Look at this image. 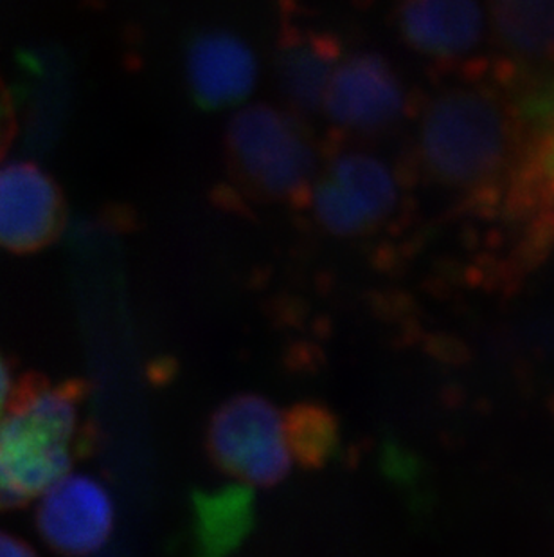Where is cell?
<instances>
[{"mask_svg":"<svg viewBox=\"0 0 554 557\" xmlns=\"http://www.w3.org/2000/svg\"><path fill=\"white\" fill-rule=\"evenodd\" d=\"M394 24L416 53L455 60L479 48L487 13L479 0H396Z\"/></svg>","mask_w":554,"mask_h":557,"instance_id":"9","label":"cell"},{"mask_svg":"<svg viewBox=\"0 0 554 557\" xmlns=\"http://www.w3.org/2000/svg\"><path fill=\"white\" fill-rule=\"evenodd\" d=\"M260 63L240 35L210 27L194 33L186 48V79L193 101L204 111L240 106L254 92Z\"/></svg>","mask_w":554,"mask_h":557,"instance_id":"8","label":"cell"},{"mask_svg":"<svg viewBox=\"0 0 554 557\" xmlns=\"http://www.w3.org/2000/svg\"><path fill=\"white\" fill-rule=\"evenodd\" d=\"M309 200L320 226L337 237H356L375 224L353 195L330 174L312 186Z\"/></svg>","mask_w":554,"mask_h":557,"instance_id":"17","label":"cell"},{"mask_svg":"<svg viewBox=\"0 0 554 557\" xmlns=\"http://www.w3.org/2000/svg\"><path fill=\"white\" fill-rule=\"evenodd\" d=\"M37 527L54 553L95 554L111 540L114 504L98 480L68 473L38 498Z\"/></svg>","mask_w":554,"mask_h":557,"instance_id":"7","label":"cell"},{"mask_svg":"<svg viewBox=\"0 0 554 557\" xmlns=\"http://www.w3.org/2000/svg\"><path fill=\"white\" fill-rule=\"evenodd\" d=\"M35 548L10 532L0 531V556H32Z\"/></svg>","mask_w":554,"mask_h":557,"instance_id":"19","label":"cell"},{"mask_svg":"<svg viewBox=\"0 0 554 557\" xmlns=\"http://www.w3.org/2000/svg\"><path fill=\"white\" fill-rule=\"evenodd\" d=\"M328 174L344 186L353 199L366 210L372 221H383L398 205V183L382 159L358 150L335 156Z\"/></svg>","mask_w":554,"mask_h":557,"instance_id":"16","label":"cell"},{"mask_svg":"<svg viewBox=\"0 0 554 557\" xmlns=\"http://www.w3.org/2000/svg\"><path fill=\"white\" fill-rule=\"evenodd\" d=\"M191 536L202 556L235 553L254 527V491L251 485H225L216 491H197L191 498Z\"/></svg>","mask_w":554,"mask_h":557,"instance_id":"12","label":"cell"},{"mask_svg":"<svg viewBox=\"0 0 554 557\" xmlns=\"http://www.w3.org/2000/svg\"><path fill=\"white\" fill-rule=\"evenodd\" d=\"M492 85L509 111L520 153L554 125V60H498L492 67Z\"/></svg>","mask_w":554,"mask_h":557,"instance_id":"11","label":"cell"},{"mask_svg":"<svg viewBox=\"0 0 554 557\" xmlns=\"http://www.w3.org/2000/svg\"><path fill=\"white\" fill-rule=\"evenodd\" d=\"M225 147L236 177L254 194L309 199L319 158L303 116L268 103L245 107L230 117Z\"/></svg>","mask_w":554,"mask_h":557,"instance_id":"3","label":"cell"},{"mask_svg":"<svg viewBox=\"0 0 554 557\" xmlns=\"http://www.w3.org/2000/svg\"><path fill=\"white\" fill-rule=\"evenodd\" d=\"M207 453L216 468L251 487L279 485L292 469L282 413L257 394L235 395L216 408Z\"/></svg>","mask_w":554,"mask_h":557,"instance_id":"4","label":"cell"},{"mask_svg":"<svg viewBox=\"0 0 554 557\" xmlns=\"http://www.w3.org/2000/svg\"><path fill=\"white\" fill-rule=\"evenodd\" d=\"M425 169L441 185L477 197L499 194L518 156V139L506 103L492 82L441 90L419 126Z\"/></svg>","mask_w":554,"mask_h":557,"instance_id":"2","label":"cell"},{"mask_svg":"<svg viewBox=\"0 0 554 557\" xmlns=\"http://www.w3.org/2000/svg\"><path fill=\"white\" fill-rule=\"evenodd\" d=\"M499 46L512 59L554 60V0H488Z\"/></svg>","mask_w":554,"mask_h":557,"instance_id":"13","label":"cell"},{"mask_svg":"<svg viewBox=\"0 0 554 557\" xmlns=\"http://www.w3.org/2000/svg\"><path fill=\"white\" fill-rule=\"evenodd\" d=\"M18 132V107L15 96L11 95L10 87L0 76V163L4 161L5 153L15 141Z\"/></svg>","mask_w":554,"mask_h":557,"instance_id":"18","label":"cell"},{"mask_svg":"<svg viewBox=\"0 0 554 557\" xmlns=\"http://www.w3.org/2000/svg\"><path fill=\"white\" fill-rule=\"evenodd\" d=\"M282 421L290 455L306 471H320L339 455V417L323 403H295L282 413Z\"/></svg>","mask_w":554,"mask_h":557,"instance_id":"15","label":"cell"},{"mask_svg":"<svg viewBox=\"0 0 554 557\" xmlns=\"http://www.w3.org/2000/svg\"><path fill=\"white\" fill-rule=\"evenodd\" d=\"M323 111L342 131L372 136L402 122L408 90L383 54L356 51L335 69Z\"/></svg>","mask_w":554,"mask_h":557,"instance_id":"5","label":"cell"},{"mask_svg":"<svg viewBox=\"0 0 554 557\" xmlns=\"http://www.w3.org/2000/svg\"><path fill=\"white\" fill-rule=\"evenodd\" d=\"M342 60V44L331 33L312 27L285 26L277 38L274 73L277 89L292 112L319 114L335 69Z\"/></svg>","mask_w":554,"mask_h":557,"instance_id":"10","label":"cell"},{"mask_svg":"<svg viewBox=\"0 0 554 557\" xmlns=\"http://www.w3.org/2000/svg\"><path fill=\"white\" fill-rule=\"evenodd\" d=\"M89 384L27 373L0 413V510L26 507L95 449L85 417Z\"/></svg>","mask_w":554,"mask_h":557,"instance_id":"1","label":"cell"},{"mask_svg":"<svg viewBox=\"0 0 554 557\" xmlns=\"http://www.w3.org/2000/svg\"><path fill=\"white\" fill-rule=\"evenodd\" d=\"M507 210L531 221H554V125L518 153L507 175Z\"/></svg>","mask_w":554,"mask_h":557,"instance_id":"14","label":"cell"},{"mask_svg":"<svg viewBox=\"0 0 554 557\" xmlns=\"http://www.w3.org/2000/svg\"><path fill=\"white\" fill-rule=\"evenodd\" d=\"M15 388V381L11 375L10 367L5 363V359L0 356V413L4 410L8 400H10L11 394Z\"/></svg>","mask_w":554,"mask_h":557,"instance_id":"20","label":"cell"},{"mask_svg":"<svg viewBox=\"0 0 554 557\" xmlns=\"http://www.w3.org/2000/svg\"><path fill=\"white\" fill-rule=\"evenodd\" d=\"M67 205L56 181L32 161L0 164V248L27 255L56 243Z\"/></svg>","mask_w":554,"mask_h":557,"instance_id":"6","label":"cell"}]
</instances>
